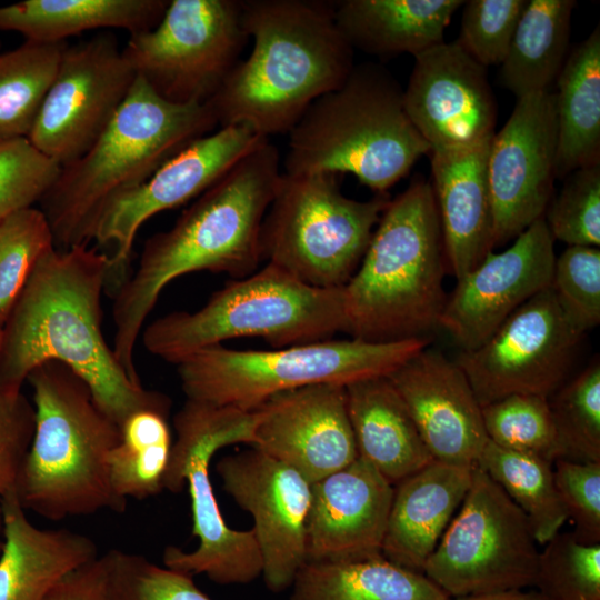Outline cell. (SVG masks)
Returning <instances> with one entry per match:
<instances>
[{
	"mask_svg": "<svg viewBox=\"0 0 600 600\" xmlns=\"http://www.w3.org/2000/svg\"><path fill=\"white\" fill-rule=\"evenodd\" d=\"M136 79L113 33L67 44L29 141L61 167L74 161L110 124Z\"/></svg>",
	"mask_w": 600,
	"mask_h": 600,
	"instance_id": "15",
	"label": "cell"
},
{
	"mask_svg": "<svg viewBox=\"0 0 600 600\" xmlns=\"http://www.w3.org/2000/svg\"><path fill=\"white\" fill-rule=\"evenodd\" d=\"M33 429V404L22 391H10L0 381V551L3 542L1 498L16 488Z\"/></svg>",
	"mask_w": 600,
	"mask_h": 600,
	"instance_id": "46",
	"label": "cell"
},
{
	"mask_svg": "<svg viewBox=\"0 0 600 600\" xmlns=\"http://www.w3.org/2000/svg\"><path fill=\"white\" fill-rule=\"evenodd\" d=\"M461 0L333 1L334 20L350 47L368 54L412 56L444 41Z\"/></svg>",
	"mask_w": 600,
	"mask_h": 600,
	"instance_id": "28",
	"label": "cell"
},
{
	"mask_svg": "<svg viewBox=\"0 0 600 600\" xmlns=\"http://www.w3.org/2000/svg\"><path fill=\"white\" fill-rule=\"evenodd\" d=\"M242 8L251 52L207 104L220 128L288 133L313 101L347 80L354 50L336 23L333 1L242 0Z\"/></svg>",
	"mask_w": 600,
	"mask_h": 600,
	"instance_id": "3",
	"label": "cell"
},
{
	"mask_svg": "<svg viewBox=\"0 0 600 600\" xmlns=\"http://www.w3.org/2000/svg\"><path fill=\"white\" fill-rule=\"evenodd\" d=\"M551 462L498 447L488 439L477 466L522 510L537 543L546 544L568 519Z\"/></svg>",
	"mask_w": 600,
	"mask_h": 600,
	"instance_id": "34",
	"label": "cell"
},
{
	"mask_svg": "<svg viewBox=\"0 0 600 600\" xmlns=\"http://www.w3.org/2000/svg\"><path fill=\"white\" fill-rule=\"evenodd\" d=\"M539 551L522 510L477 464L423 574L450 598L482 596L533 586Z\"/></svg>",
	"mask_w": 600,
	"mask_h": 600,
	"instance_id": "12",
	"label": "cell"
},
{
	"mask_svg": "<svg viewBox=\"0 0 600 600\" xmlns=\"http://www.w3.org/2000/svg\"><path fill=\"white\" fill-rule=\"evenodd\" d=\"M564 317L581 333L600 323V249L568 246L556 258L551 286Z\"/></svg>",
	"mask_w": 600,
	"mask_h": 600,
	"instance_id": "41",
	"label": "cell"
},
{
	"mask_svg": "<svg viewBox=\"0 0 600 600\" xmlns=\"http://www.w3.org/2000/svg\"><path fill=\"white\" fill-rule=\"evenodd\" d=\"M447 272L432 187L417 176L388 203L342 288L346 332L368 342L423 337L439 327Z\"/></svg>",
	"mask_w": 600,
	"mask_h": 600,
	"instance_id": "5",
	"label": "cell"
},
{
	"mask_svg": "<svg viewBox=\"0 0 600 600\" xmlns=\"http://www.w3.org/2000/svg\"><path fill=\"white\" fill-rule=\"evenodd\" d=\"M583 333L549 287L514 311L480 347L456 362L481 407L511 394L549 399L569 372Z\"/></svg>",
	"mask_w": 600,
	"mask_h": 600,
	"instance_id": "14",
	"label": "cell"
},
{
	"mask_svg": "<svg viewBox=\"0 0 600 600\" xmlns=\"http://www.w3.org/2000/svg\"><path fill=\"white\" fill-rule=\"evenodd\" d=\"M527 1H464L456 42L486 68L501 64Z\"/></svg>",
	"mask_w": 600,
	"mask_h": 600,
	"instance_id": "43",
	"label": "cell"
},
{
	"mask_svg": "<svg viewBox=\"0 0 600 600\" xmlns=\"http://www.w3.org/2000/svg\"><path fill=\"white\" fill-rule=\"evenodd\" d=\"M413 58L403 102L430 151L490 140L496 133L497 106L487 68L456 41H443Z\"/></svg>",
	"mask_w": 600,
	"mask_h": 600,
	"instance_id": "20",
	"label": "cell"
},
{
	"mask_svg": "<svg viewBox=\"0 0 600 600\" xmlns=\"http://www.w3.org/2000/svg\"><path fill=\"white\" fill-rule=\"evenodd\" d=\"M248 40L242 0H171L154 28L130 34L122 54L163 100L207 103Z\"/></svg>",
	"mask_w": 600,
	"mask_h": 600,
	"instance_id": "13",
	"label": "cell"
},
{
	"mask_svg": "<svg viewBox=\"0 0 600 600\" xmlns=\"http://www.w3.org/2000/svg\"><path fill=\"white\" fill-rule=\"evenodd\" d=\"M394 488L358 457L312 483L307 519V561L380 556Z\"/></svg>",
	"mask_w": 600,
	"mask_h": 600,
	"instance_id": "23",
	"label": "cell"
},
{
	"mask_svg": "<svg viewBox=\"0 0 600 600\" xmlns=\"http://www.w3.org/2000/svg\"><path fill=\"white\" fill-rule=\"evenodd\" d=\"M224 491L253 519L267 587H289L307 561L312 483L293 467L251 447L216 464Z\"/></svg>",
	"mask_w": 600,
	"mask_h": 600,
	"instance_id": "18",
	"label": "cell"
},
{
	"mask_svg": "<svg viewBox=\"0 0 600 600\" xmlns=\"http://www.w3.org/2000/svg\"><path fill=\"white\" fill-rule=\"evenodd\" d=\"M109 551L114 600H212L190 574L160 567L140 554Z\"/></svg>",
	"mask_w": 600,
	"mask_h": 600,
	"instance_id": "44",
	"label": "cell"
},
{
	"mask_svg": "<svg viewBox=\"0 0 600 600\" xmlns=\"http://www.w3.org/2000/svg\"><path fill=\"white\" fill-rule=\"evenodd\" d=\"M218 126L207 103L177 104L137 77L117 114L92 144L62 166L40 210L60 250L88 246L101 212Z\"/></svg>",
	"mask_w": 600,
	"mask_h": 600,
	"instance_id": "4",
	"label": "cell"
},
{
	"mask_svg": "<svg viewBox=\"0 0 600 600\" xmlns=\"http://www.w3.org/2000/svg\"><path fill=\"white\" fill-rule=\"evenodd\" d=\"M452 600V599H451ZM453 600H547L538 591L510 590L482 596L457 598Z\"/></svg>",
	"mask_w": 600,
	"mask_h": 600,
	"instance_id": "48",
	"label": "cell"
},
{
	"mask_svg": "<svg viewBox=\"0 0 600 600\" xmlns=\"http://www.w3.org/2000/svg\"><path fill=\"white\" fill-rule=\"evenodd\" d=\"M1 507L0 600H44L60 577L98 556L87 536L31 523L16 488L1 498Z\"/></svg>",
	"mask_w": 600,
	"mask_h": 600,
	"instance_id": "26",
	"label": "cell"
},
{
	"mask_svg": "<svg viewBox=\"0 0 600 600\" xmlns=\"http://www.w3.org/2000/svg\"><path fill=\"white\" fill-rule=\"evenodd\" d=\"M282 172L279 151L263 141L203 191L166 230L143 246L138 268L117 289L113 352L139 381L133 353L160 293L174 279L197 272L241 279L262 259L261 228Z\"/></svg>",
	"mask_w": 600,
	"mask_h": 600,
	"instance_id": "2",
	"label": "cell"
},
{
	"mask_svg": "<svg viewBox=\"0 0 600 600\" xmlns=\"http://www.w3.org/2000/svg\"><path fill=\"white\" fill-rule=\"evenodd\" d=\"M1 338H2V328H0V343H1Z\"/></svg>",
	"mask_w": 600,
	"mask_h": 600,
	"instance_id": "49",
	"label": "cell"
},
{
	"mask_svg": "<svg viewBox=\"0 0 600 600\" xmlns=\"http://www.w3.org/2000/svg\"><path fill=\"white\" fill-rule=\"evenodd\" d=\"M488 439L519 453L548 462L563 459L549 401L534 394H511L481 407Z\"/></svg>",
	"mask_w": 600,
	"mask_h": 600,
	"instance_id": "36",
	"label": "cell"
},
{
	"mask_svg": "<svg viewBox=\"0 0 600 600\" xmlns=\"http://www.w3.org/2000/svg\"><path fill=\"white\" fill-rule=\"evenodd\" d=\"M67 44L24 41L0 53V142L28 138Z\"/></svg>",
	"mask_w": 600,
	"mask_h": 600,
	"instance_id": "35",
	"label": "cell"
},
{
	"mask_svg": "<svg viewBox=\"0 0 600 600\" xmlns=\"http://www.w3.org/2000/svg\"><path fill=\"white\" fill-rule=\"evenodd\" d=\"M33 394L34 429L16 491L26 510L48 520L123 512L112 490L107 458L120 428L97 404L88 384L58 361L27 378Z\"/></svg>",
	"mask_w": 600,
	"mask_h": 600,
	"instance_id": "6",
	"label": "cell"
},
{
	"mask_svg": "<svg viewBox=\"0 0 600 600\" xmlns=\"http://www.w3.org/2000/svg\"><path fill=\"white\" fill-rule=\"evenodd\" d=\"M428 344L424 337L391 342L330 339L272 350L216 344L176 366L187 400L252 411L301 387L388 377Z\"/></svg>",
	"mask_w": 600,
	"mask_h": 600,
	"instance_id": "9",
	"label": "cell"
},
{
	"mask_svg": "<svg viewBox=\"0 0 600 600\" xmlns=\"http://www.w3.org/2000/svg\"><path fill=\"white\" fill-rule=\"evenodd\" d=\"M556 179L600 163V26L568 54L556 80Z\"/></svg>",
	"mask_w": 600,
	"mask_h": 600,
	"instance_id": "30",
	"label": "cell"
},
{
	"mask_svg": "<svg viewBox=\"0 0 600 600\" xmlns=\"http://www.w3.org/2000/svg\"><path fill=\"white\" fill-rule=\"evenodd\" d=\"M60 170L28 138L0 142V219L40 202Z\"/></svg>",
	"mask_w": 600,
	"mask_h": 600,
	"instance_id": "42",
	"label": "cell"
},
{
	"mask_svg": "<svg viewBox=\"0 0 600 600\" xmlns=\"http://www.w3.org/2000/svg\"><path fill=\"white\" fill-rule=\"evenodd\" d=\"M553 240L600 246V163L570 172L543 216Z\"/></svg>",
	"mask_w": 600,
	"mask_h": 600,
	"instance_id": "40",
	"label": "cell"
},
{
	"mask_svg": "<svg viewBox=\"0 0 600 600\" xmlns=\"http://www.w3.org/2000/svg\"><path fill=\"white\" fill-rule=\"evenodd\" d=\"M44 600H114L110 551L66 572Z\"/></svg>",
	"mask_w": 600,
	"mask_h": 600,
	"instance_id": "47",
	"label": "cell"
},
{
	"mask_svg": "<svg viewBox=\"0 0 600 600\" xmlns=\"http://www.w3.org/2000/svg\"><path fill=\"white\" fill-rule=\"evenodd\" d=\"M290 600H451L424 574L382 554L351 560L306 561Z\"/></svg>",
	"mask_w": 600,
	"mask_h": 600,
	"instance_id": "31",
	"label": "cell"
},
{
	"mask_svg": "<svg viewBox=\"0 0 600 600\" xmlns=\"http://www.w3.org/2000/svg\"><path fill=\"white\" fill-rule=\"evenodd\" d=\"M110 254L98 248L53 247L34 267L2 328L0 381L20 392L37 367L58 361L89 387L99 408L118 426L146 408L170 407L118 361L102 332V293Z\"/></svg>",
	"mask_w": 600,
	"mask_h": 600,
	"instance_id": "1",
	"label": "cell"
},
{
	"mask_svg": "<svg viewBox=\"0 0 600 600\" xmlns=\"http://www.w3.org/2000/svg\"><path fill=\"white\" fill-rule=\"evenodd\" d=\"M554 240L543 218L533 222L506 250L491 251L457 280L439 318L461 347L474 350L532 297L551 286Z\"/></svg>",
	"mask_w": 600,
	"mask_h": 600,
	"instance_id": "19",
	"label": "cell"
},
{
	"mask_svg": "<svg viewBox=\"0 0 600 600\" xmlns=\"http://www.w3.org/2000/svg\"><path fill=\"white\" fill-rule=\"evenodd\" d=\"M390 200L348 198L338 174L282 172L262 222V259L306 284L343 288Z\"/></svg>",
	"mask_w": 600,
	"mask_h": 600,
	"instance_id": "11",
	"label": "cell"
},
{
	"mask_svg": "<svg viewBox=\"0 0 600 600\" xmlns=\"http://www.w3.org/2000/svg\"><path fill=\"white\" fill-rule=\"evenodd\" d=\"M170 407L146 408L119 426L120 440L107 458L113 492L122 500L146 499L163 490L172 450Z\"/></svg>",
	"mask_w": 600,
	"mask_h": 600,
	"instance_id": "33",
	"label": "cell"
},
{
	"mask_svg": "<svg viewBox=\"0 0 600 600\" xmlns=\"http://www.w3.org/2000/svg\"><path fill=\"white\" fill-rule=\"evenodd\" d=\"M539 552L534 584L547 600H600V543L558 532Z\"/></svg>",
	"mask_w": 600,
	"mask_h": 600,
	"instance_id": "39",
	"label": "cell"
},
{
	"mask_svg": "<svg viewBox=\"0 0 600 600\" xmlns=\"http://www.w3.org/2000/svg\"><path fill=\"white\" fill-rule=\"evenodd\" d=\"M346 332L343 290L317 288L267 263L216 291L196 311H174L144 326L149 353L178 364L197 351L241 337L274 349L313 343Z\"/></svg>",
	"mask_w": 600,
	"mask_h": 600,
	"instance_id": "8",
	"label": "cell"
},
{
	"mask_svg": "<svg viewBox=\"0 0 600 600\" xmlns=\"http://www.w3.org/2000/svg\"><path fill=\"white\" fill-rule=\"evenodd\" d=\"M259 410L244 411L187 400L173 418V440L163 489L179 492L187 484L191 498L193 551L169 546L163 566L190 574H206L227 584L249 583L262 573V559L252 529L236 530L224 521L214 496L209 467L223 447L252 446Z\"/></svg>",
	"mask_w": 600,
	"mask_h": 600,
	"instance_id": "10",
	"label": "cell"
},
{
	"mask_svg": "<svg viewBox=\"0 0 600 600\" xmlns=\"http://www.w3.org/2000/svg\"><path fill=\"white\" fill-rule=\"evenodd\" d=\"M258 409L251 447L293 467L311 483L359 457L346 386L301 387L273 396Z\"/></svg>",
	"mask_w": 600,
	"mask_h": 600,
	"instance_id": "21",
	"label": "cell"
},
{
	"mask_svg": "<svg viewBox=\"0 0 600 600\" xmlns=\"http://www.w3.org/2000/svg\"><path fill=\"white\" fill-rule=\"evenodd\" d=\"M346 399L359 457L391 484L433 461L388 377L347 384Z\"/></svg>",
	"mask_w": 600,
	"mask_h": 600,
	"instance_id": "27",
	"label": "cell"
},
{
	"mask_svg": "<svg viewBox=\"0 0 600 600\" xmlns=\"http://www.w3.org/2000/svg\"><path fill=\"white\" fill-rule=\"evenodd\" d=\"M574 0H528L500 69L517 99L550 91L569 54Z\"/></svg>",
	"mask_w": 600,
	"mask_h": 600,
	"instance_id": "32",
	"label": "cell"
},
{
	"mask_svg": "<svg viewBox=\"0 0 600 600\" xmlns=\"http://www.w3.org/2000/svg\"><path fill=\"white\" fill-rule=\"evenodd\" d=\"M288 133L283 173H350L376 193H387L430 153L407 114L403 89L372 62L354 66Z\"/></svg>",
	"mask_w": 600,
	"mask_h": 600,
	"instance_id": "7",
	"label": "cell"
},
{
	"mask_svg": "<svg viewBox=\"0 0 600 600\" xmlns=\"http://www.w3.org/2000/svg\"><path fill=\"white\" fill-rule=\"evenodd\" d=\"M54 247L50 226L34 207L0 219V328L43 254Z\"/></svg>",
	"mask_w": 600,
	"mask_h": 600,
	"instance_id": "38",
	"label": "cell"
},
{
	"mask_svg": "<svg viewBox=\"0 0 600 600\" xmlns=\"http://www.w3.org/2000/svg\"><path fill=\"white\" fill-rule=\"evenodd\" d=\"M556 158L554 92L517 99L509 119L493 134L488 154L493 248L543 218L553 196Z\"/></svg>",
	"mask_w": 600,
	"mask_h": 600,
	"instance_id": "17",
	"label": "cell"
},
{
	"mask_svg": "<svg viewBox=\"0 0 600 600\" xmlns=\"http://www.w3.org/2000/svg\"><path fill=\"white\" fill-rule=\"evenodd\" d=\"M266 140L244 124L222 127L191 142L141 186L112 201L99 216L92 237L99 244H113L107 290L113 294L128 278L133 241L146 221L199 197Z\"/></svg>",
	"mask_w": 600,
	"mask_h": 600,
	"instance_id": "16",
	"label": "cell"
},
{
	"mask_svg": "<svg viewBox=\"0 0 600 600\" xmlns=\"http://www.w3.org/2000/svg\"><path fill=\"white\" fill-rule=\"evenodd\" d=\"M168 0H24L0 6V31L37 43L66 42L96 29L119 28L130 34L154 28Z\"/></svg>",
	"mask_w": 600,
	"mask_h": 600,
	"instance_id": "29",
	"label": "cell"
},
{
	"mask_svg": "<svg viewBox=\"0 0 600 600\" xmlns=\"http://www.w3.org/2000/svg\"><path fill=\"white\" fill-rule=\"evenodd\" d=\"M472 467L433 460L396 484L382 556L422 573L471 483Z\"/></svg>",
	"mask_w": 600,
	"mask_h": 600,
	"instance_id": "25",
	"label": "cell"
},
{
	"mask_svg": "<svg viewBox=\"0 0 600 600\" xmlns=\"http://www.w3.org/2000/svg\"><path fill=\"white\" fill-rule=\"evenodd\" d=\"M491 139L467 148L429 153L430 183L447 268L457 280L473 270L493 250V214L488 181Z\"/></svg>",
	"mask_w": 600,
	"mask_h": 600,
	"instance_id": "24",
	"label": "cell"
},
{
	"mask_svg": "<svg viewBox=\"0 0 600 600\" xmlns=\"http://www.w3.org/2000/svg\"><path fill=\"white\" fill-rule=\"evenodd\" d=\"M433 460L473 467L488 442L481 406L461 368L424 348L388 376Z\"/></svg>",
	"mask_w": 600,
	"mask_h": 600,
	"instance_id": "22",
	"label": "cell"
},
{
	"mask_svg": "<svg viewBox=\"0 0 600 600\" xmlns=\"http://www.w3.org/2000/svg\"><path fill=\"white\" fill-rule=\"evenodd\" d=\"M564 458L600 462V363L591 362L549 399Z\"/></svg>",
	"mask_w": 600,
	"mask_h": 600,
	"instance_id": "37",
	"label": "cell"
},
{
	"mask_svg": "<svg viewBox=\"0 0 600 600\" xmlns=\"http://www.w3.org/2000/svg\"><path fill=\"white\" fill-rule=\"evenodd\" d=\"M554 483L574 537L586 544L600 543V462L558 459Z\"/></svg>",
	"mask_w": 600,
	"mask_h": 600,
	"instance_id": "45",
	"label": "cell"
}]
</instances>
